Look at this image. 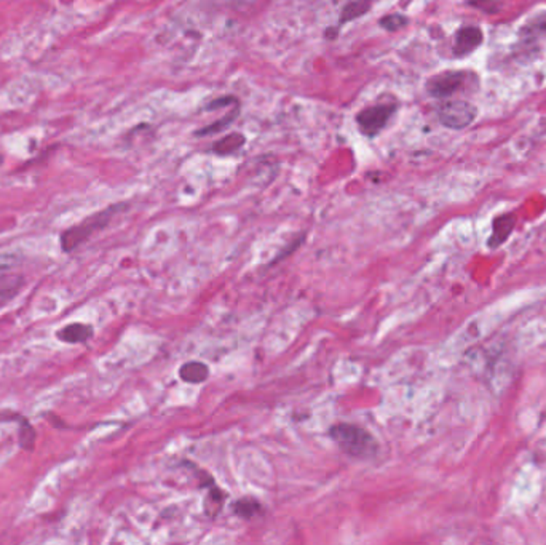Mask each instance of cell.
Instances as JSON below:
<instances>
[{"mask_svg": "<svg viewBox=\"0 0 546 545\" xmlns=\"http://www.w3.org/2000/svg\"><path fill=\"white\" fill-rule=\"evenodd\" d=\"M93 327L85 323H69L58 331V338L66 344H84L93 336Z\"/></svg>", "mask_w": 546, "mask_h": 545, "instance_id": "obj_7", "label": "cell"}, {"mask_svg": "<svg viewBox=\"0 0 546 545\" xmlns=\"http://www.w3.org/2000/svg\"><path fill=\"white\" fill-rule=\"evenodd\" d=\"M329 437L344 455L353 459H372L379 451L374 435L360 426L340 422L331 427Z\"/></svg>", "mask_w": 546, "mask_h": 545, "instance_id": "obj_1", "label": "cell"}, {"mask_svg": "<svg viewBox=\"0 0 546 545\" xmlns=\"http://www.w3.org/2000/svg\"><path fill=\"white\" fill-rule=\"evenodd\" d=\"M235 117H237V112H231V114L227 115V119L217 122V124H214L211 126H206V128H203V131H198V135H208V133H214V131H219L221 128H224V126L231 124Z\"/></svg>", "mask_w": 546, "mask_h": 545, "instance_id": "obj_15", "label": "cell"}, {"mask_svg": "<svg viewBox=\"0 0 546 545\" xmlns=\"http://www.w3.org/2000/svg\"><path fill=\"white\" fill-rule=\"evenodd\" d=\"M227 494L219 490L214 485H211V491H209V496L205 502V510L209 517H216L217 512L221 510V507L224 506V501H226Z\"/></svg>", "mask_w": 546, "mask_h": 545, "instance_id": "obj_13", "label": "cell"}, {"mask_svg": "<svg viewBox=\"0 0 546 545\" xmlns=\"http://www.w3.org/2000/svg\"><path fill=\"white\" fill-rule=\"evenodd\" d=\"M380 24L387 30H398V29H401L402 26H406L407 19L402 17V15H389V17H385V18L380 19Z\"/></svg>", "mask_w": 546, "mask_h": 545, "instance_id": "obj_14", "label": "cell"}, {"mask_svg": "<svg viewBox=\"0 0 546 545\" xmlns=\"http://www.w3.org/2000/svg\"><path fill=\"white\" fill-rule=\"evenodd\" d=\"M119 205L107 208L96 215L86 218L85 221H81L77 226L68 229L61 233V248H63L64 253L74 251L75 248H79L81 243H85L88 238L96 233L101 229H104L107 224L110 222L112 216L115 215L117 210H119Z\"/></svg>", "mask_w": 546, "mask_h": 545, "instance_id": "obj_2", "label": "cell"}, {"mask_svg": "<svg viewBox=\"0 0 546 545\" xmlns=\"http://www.w3.org/2000/svg\"><path fill=\"white\" fill-rule=\"evenodd\" d=\"M482 44V32L476 26H465L457 32L454 52L458 56H465L476 50Z\"/></svg>", "mask_w": 546, "mask_h": 545, "instance_id": "obj_6", "label": "cell"}, {"mask_svg": "<svg viewBox=\"0 0 546 545\" xmlns=\"http://www.w3.org/2000/svg\"><path fill=\"white\" fill-rule=\"evenodd\" d=\"M233 513L243 519H251L262 513V504L254 497H242L233 504Z\"/></svg>", "mask_w": 546, "mask_h": 545, "instance_id": "obj_10", "label": "cell"}, {"mask_svg": "<svg viewBox=\"0 0 546 545\" xmlns=\"http://www.w3.org/2000/svg\"><path fill=\"white\" fill-rule=\"evenodd\" d=\"M395 111H396V108L393 104L372 106V108L361 111L358 117H356V122H358L360 128L364 135L374 136L379 133L382 128H384V126L387 125V122H389V119Z\"/></svg>", "mask_w": 546, "mask_h": 545, "instance_id": "obj_4", "label": "cell"}, {"mask_svg": "<svg viewBox=\"0 0 546 545\" xmlns=\"http://www.w3.org/2000/svg\"><path fill=\"white\" fill-rule=\"evenodd\" d=\"M465 82V74L457 70H449L440 75H435L427 82V91L435 98H447L456 93Z\"/></svg>", "mask_w": 546, "mask_h": 545, "instance_id": "obj_5", "label": "cell"}, {"mask_svg": "<svg viewBox=\"0 0 546 545\" xmlns=\"http://www.w3.org/2000/svg\"><path fill=\"white\" fill-rule=\"evenodd\" d=\"M371 8L369 0H351L345 5V8L342 10L340 23L353 21V19L363 17V15Z\"/></svg>", "mask_w": 546, "mask_h": 545, "instance_id": "obj_11", "label": "cell"}, {"mask_svg": "<svg viewBox=\"0 0 546 545\" xmlns=\"http://www.w3.org/2000/svg\"><path fill=\"white\" fill-rule=\"evenodd\" d=\"M514 227V216L513 215H503L497 218L494 221V231L491 236V247H500L507 240Z\"/></svg>", "mask_w": 546, "mask_h": 545, "instance_id": "obj_9", "label": "cell"}, {"mask_svg": "<svg viewBox=\"0 0 546 545\" xmlns=\"http://www.w3.org/2000/svg\"><path fill=\"white\" fill-rule=\"evenodd\" d=\"M244 142V136L240 135V133H232L226 137H222L221 141H217L216 144H214V152H217V154L221 155H226V154H232L240 147L243 146Z\"/></svg>", "mask_w": 546, "mask_h": 545, "instance_id": "obj_12", "label": "cell"}, {"mask_svg": "<svg viewBox=\"0 0 546 545\" xmlns=\"http://www.w3.org/2000/svg\"><path fill=\"white\" fill-rule=\"evenodd\" d=\"M478 115V109L468 101H447L438 109V119L447 128L462 130L473 124Z\"/></svg>", "mask_w": 546, "mask_h": 545, "instance_id": "obj_3", "label": "cell"}, {"mask_svg": "<svg viewBox=\"0 0 546 545\" xmlns=\"http://www.w3.org/2000/svg\"><path fill=\"white\" fill-rule=\"evenodd\" d=\"M179 376L184 382H188V384H202L209 376V368L202 361H187L181 366Z\"/></svg>", "mask_w": 546, "mask_h": 545, "instance_id": "obj_8", "label": "cell"}, {"mask_svg": "<svg viewBox=\"0 0 546 545\" xmlns=\"http://www.w3.org/2000/svg\"><path fill=\"white\" fill-rule=\"evenodd\" d=\"M2 160H3V159H2V154H0V164H2Z\"/></svg>", "mask_w": 546, "mask_h": 545, "instance_id": "obj_16", "label": "cell"}]
</instances>
